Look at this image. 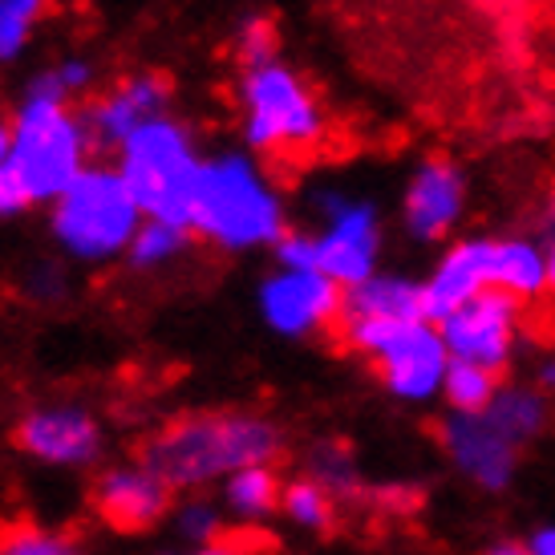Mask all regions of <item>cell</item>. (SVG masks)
I'll return each instance as SVG.
<instances>
[{
  "label": "cell",
  "instance_id": "obj_12",
  "mask_svg": "<svg viewBox=\"0 0 555 555\" xmlns=\"http://www.w3.org/2000/svg\"><path fill=\"white\" fill-rule=\"evenodd\" d=\"M370 361L377 365L389 393H398L405 401H422L430 398L434 389H442V382H447L450 349L442 333H438V324L417 321L401 324Z\"/></svg>",
  "mask_w": 555,
  "mask_h": 555
},
{
  "label": "cell",
  "instance_id": "obj_10",
  "mask_svg": "<svg viewBox=\"0 0 555 555\" xmlns=\"http://www.w3.org/2000/svg\"><path fill=\"white\" fill-rule=\"evenodd\" d=\"M519 300L507 293H482L470 305L447 317L438 324V333L447 340L450 361H466V365H482V370L499 373L507 365L511 349H515V333H519Z\"/></svg>",
  "mask_w": 555,
  "mask_h": 555
},
{
  "label": "cell",
  "instance_id": "obj_21",
  "mask_svg": "<svg viewBox=\"0 0 555 555\" xmlns=\"http://www.w3.org/2000/svg\"><path fill=\"white\" fill-rule=\"evenodd\" d=\"M191 247V232L186 228H175V223H158V219H146L134 235V244L126 251V263L134 272H163L170 263H179Z\"/></svg>",
  "mask_w": 555,
  "mask_h": 555
},
{
  "label": "cell",
  "instance_id": "obj_18",
  "mask_svg": "<svg viewBox=\"0 0 555 555\" xmlns=\"http://www.w3.org/2000/svg\"><path fill=\"white\" fill-rule=\"evenodd\" d=\"M491 288L507 293L511 300H535L547 293V247L524 235H507L494 240L491 251Z\"/></svg>",
  "mask_w": 555,
  "mask_h": 555
},
{
  "label": "cell",
  "instance_id": "obj_32",
  "mask_svg": "<svg viewBox=\"0 0 555 555\" xmlns=\"http://www.w3.org/2000/svg\"><path fill=\"white\" fill-rule=\"evenodd\" d=\"M13 158V114L0 109V167H9Z\"/></svg>",
  "mask_w": 555,
  "mask_h": 555
},
{
  "label": "cell",
  "instance_id": "obj_27",
  "mask_svg": "<svg viewBox=\"0 0 555 555\" xmlns=\"http://www.w3.org/2000/svg\"><path fill=\"white\" fill-rule=\"evenodd\" d=\"M175 527L191 547H203V543L219 540V511L207 503V499H186L183 507L175 511Z\"/></svg>",
  "mask_w": 555,
  "mask_h": 555
},
{
  "label": "cell",
  "instance_id": "obj_23",
  "mask_svg": "<svg viewBox=\"0 0 555 555\" xmlns=\"http://www.w3.org/2000/svg\"><path fill=\"white\" fill-rule=\"evenodd\" d=\"M93 81H98V65L86 53H65L53 65L37 69L25 86L37 93H49V98H62V102H78L93 90Z\"/></svg>",
  "mask_w": 555,
  "mask_h": 555
},
{
  "label": "cell",
  "instance_id": "obj_26",
  "mask_svg": "<svg viewBox=\"0 0 555 555\" xmlns=\"http://www.w3.org/2000/svg\"><path fill=\"white\" fill-rule=\"evenodd\" d=\"M0 555H81L74 543L33 524H13L0 531Z\"/></svg>",
  "mask_w": 555,
  "mask_h": 555
},
{
  "label": "cell",
  "instance_id": "obj_16",
  "mask_svg": "<svg viewBox=\"0 0 555 555\" xmlns=\"http://www.w3.org/2000/svg\"><path fill=\"white\" fill-rule=\"evenodd\" d=\"M442 447L482 487H503L515 470V447L482 414H459L438 426Z\"/></svg>",
  "mask_w": 555,
  "mask_h": 555
},
{
  "label": "cell",
  "instance_id": "obj_35",
  "mask_svg": "<svg viewBox=\"0 0 555 555\" xmlns=\"http://www.w3.org/2000/svg\"><path fill=\"white\" fill-rule=\"evenodd\" d=\"M547 293H555V240L547 244Z\"/></svg>",
  "mask_w": 555,
  "mask_h": 555
},
{
  "label": "cell",
  "instance_id": "obj_30",
  "mask_svg": "<svg viewBox=\"0 0 555 555\" xmlns=\"http://www.w3.org/2000/svg\"><path fill=\"white\" fill-rule=\"evenodd\" d=\"M25 293L33 300H57V296L69 293V280L57 263H33L29 276H25Z\"/></svg>",
  "mask_w": 555,
  "mask_h": 555
},
{
  "label": "cell",
  "instance_id": "obj_13",
  "mask_svg": "<svg viewBox=\"0 0 555 555\" xmlns=\"http://www.w3.org/2000/svg\"><path fill=\"white\" fill-rule=\"evenodd\" d=\"M466 211V175L447 158L417 163L405 195H401V223L422 244L447 240Z\"/></svg>",
  "mask_w": 555,
  "mask_h": 555
},
{
  "label": "cell",
  "instance_id": "obj_2",
  "mask_svg": "<svg viewBox=\"0 0 555 555\" xmlns=\"http://www.w3.org/2000/svg\"><path fill=\"white\" fill-rule=\"evenodd\" d=\"M191 235L228 256L276 247L288 235V203L260 155L223 146L203 158Z\"/></svg>",
  "mask_w": 555,
  "mask_h": 555
},
{
  "label": "cell",
  "instance_id": "obj_6",
  "mask_svg": "<svg viewBox=\"0 0 555 555\" xmlns=\"http://www.w3.org/2000/svg\"><path fill=\"white\" fill-rule=\"evenodd\" d=\"M203 158L207 155L199 151L195 130L179 114H167L158 122L142 126L126 146H118L114 167L126 179L130 195L139 199L142 216L191 232Z\"/></svg>",
  "mask_w": 555,
  "mask_h": 555
},
{
  "label": "cell",
  "instance_id": "obj_5",
  "mask_svg": "<svg viewBox=\"0 0 555 555\" xmlns=\"http://www.w3.org/2000/svg\"><path fill=\"white\" fill-rule=\"evenodd\" d=\"M235 106H240V139L251 155H305L328 134L321 98L280 57L240 65Z\"/></svg>",
  "mask_w": 555,
  "mask_h": 555
},
{
  "label": "cell",
  "instance_id": "obj_15",
  "mask_svg": "<svg viewBox=\"0 0 555 555\" xmlns=\"http://www.w3.org/2000/svg\"><path fill=\"white\" fill-rule=\"evenodd\" d=\"M491 251L494 240H482V235L454 240L442 251L434 272L422 280L426 284V321L442 324L463 305H470L475 296L491 293Z\"/></svg>",
  "mask_w": 555,
  "mask_h": 555
},
{
  "label": "cell",
  "instance_id": "obj_14",
  "mask_svg": "<svg viewBox=\"0 0 555 555\" xmlns=\"http://www.w3.org/2000/svg\"><path fill=\"white\" fill-rule=\"evenodd\" d=\"M93 507L114 531H146L170 511V487L146 463H122L102 470Z\"/></svg>",
  "mask_w": 555,
  "mask_h": 555
},
{
  "label": "cell",
  "instance_id": "obj_22",
  "mask_svg": "<svg viewBox=\"0 0 555 555\" xmlns=\"http://www.w3.org/2000/svg\"><path fill=\"white\" fill-rule=\"evenodd\" d=\"M46 13L49 0H0V65H13L29 53Z\"/></svg>",
  "mask_w": 555,
  "mask_h": 555
},
{
  "label": "cell",
  "instance_id": "obj_17",
  "mask_svg": "<svg viewBox=\"0 0 555 555\" xmlns=\"http://www.w3.org/2000/svg\"><path fill=\"white\" fill-rule=\"evenodd\" d=\"M340 321H426V284L401 272H373L357 288H345Z\"/></svg>",
  "mask_w": 555,
  "mask_h": 555
},
{
  "label": "cell",
  "instance_id": "obj_36",
  "mask_svg": "<svg viewBox=\"0 0 555 555\" xmlns=\"http://www.w3.org/2000/svg\"><path fill=\"white\" fill-rule=\"evenodd\" d=\"M494 555H535L531 547H499Z\"/></svg>",
  "mask_w": 555,
  "mask_h": 555
},
{
  "label": "cell",
  "instance_id": "obj_11",
  "mask_svg": "<svg viewBox=\"0 0 555 555\" xmlns=\"http://www.w3.org/2000/svg\"><path fill=\"white\" fill-rule=\"evenodd\" d=\"M16 447L46 466H90L102 454V426L86 405L49 401L16 422Z\"/></svg>",
  "mask_w": 555,
  "mask_h": 555
},
{
  "label": "cell",
  "instance_id": "obj_34",
  "mask_svg": "<svg viewBox=\"0 0 555 555\" xmlns=\"http://www.w3.org/2000/svg\"><path fill=\"white\" fill-rule=\"evenodd\" d=\"M531 552H535V555H555V531H540V535L531 540Z\"/></svg>",
  "mask_w": 555,
  "mask_h": 555
},
{
  "label": "cell",
  "instance_id": "obj_31",
  "mask_svg": "<svg viewBox=\"0 0 555 555\" xmlns=\"http://www.w3.org/2000/svg\"><path fill=\"white\" fill-rule=\"evenodd\" d=\"M29 211V195L16 183L13 167H0V219H16Z\"/></svg>",
  "mask_w": 555,
  "mask_h": 555
},
{
  "label": "cell",
  "instance_id": "obj_3",
  "mask_svg": "<svg viewBox=\"0 0 555 555\" xmlns=\"http://www.w3.org/2000/svg\"><path fill=\"white\" fill-rule=\"evenodd\" d=\"M93 134L86 126V109L74 102L49 98L37 90H21L13 109V167L16 183L25 186L29 207H53L81 175L93 167Z\"/></svg>",
  "mask_w": 555,
  "mask_h": 555
},
{
  "label": "cell",
  "instance_id": "obj_20",
  "mask_svg": "<svg viewBox=\"0 0 555 555\" xmlns=\"http://www.w3.org/2000/svg\"><path fill=\"white\" fill-rule=\"evenodd\" d=\"M280 499H284V482L272 466H247L223 482V503L240 519H260L280 507Z\"/></svg>",
  "mask_w": 555,
  "mask_h": 555
},
{
  "label": "cell",
  "instance_id": "obj_7",
  "mask_svg": "<svg viewBox=\"0 0 555 555\" xmlns=\"http://www.w3.org/2000/svg\"><path fill=\"white\" fill-rule=\"evenodd\" d=\"M317 251H321V272L340 288H357L361 280L382 272V216L373 199L324 186L317 191Z\"/></svg>",
  "mask_w": 555,
  "mask_h": 555
},
{
  "label": "cell",
  "instance_id": "obj_28",
  "mask_svg": "<svg viewBox=\"0 0 555 555\" xmlns=\"http://www.w3.org/2000/svg\"><path fill=\"white\" fill-rule=\"evenodd\" d=\"M235 57L240 65H256L276 57V41H272V25L263 16H244L235 29Z\"/></svg>",
  "mask_w": 555,
  "mask_h": 555
},
{
  "label": "cell",
  "instance_id": "obj_4",
  "mask_svg": "<svg viewBox=\"0 0 555 555\" xmlns=\"http://www.w3.org/2000/svg\"><path fill=\"white\" fill-rule=\"evenodd\" d=\"M142 223L146 216L114 163H93L49 207V240L65 260L81 268H106L114 260H126Z\"/></svg>",
  "mask_w": 555,
  "mask_h": 555
},
{
  "label": "cell",
  "instance_id": "obj_29",
  "mask_svg": "<svg viewBox=\"0 0 555 555\" xmlns=\"http://www.w3.org/2000/svg\"><path fill=\"white\" fill-rule=\"evenodd\" d=\"M276 268H296V272H321V251H317V232H288L276 247Z\"/></svg>",
  "mask_w": 555,
  "mask_h": 555
},
{
  "label": "cell",
  "instance_id": "obj_9",
  "mask_svg": "<svg viewBox=\"0 0 555 555\" xmlns=\"http://www.w3.org/2000/svg\"><path fill=\"white\" fill-rule=\"evenodd\" d=\"M175 86L163 74H151V69H139V74H122L118 81H109L106 90H98L86 102V126L93 134V146L98 151H118L126 142L139 134L142 126L158 122L175 114Z\"/></svg>",
  "mask_w": 555,
  "mask_h": 555
},
{
  "label": "cell",
  "instance_id": "obj_25",
  "mask_svg": "<svg viewBox=\"0 0 555 555\" xmlns=\"http://www.w3.org/2000/svg\"><path fill=\"white\" fill-rule=\"evenodd\" d=\"M280 507L288 511L293 524L312 527V531L333 524V494L324 491L317 478H293V482H284Z\"/></svg>",
  "mask_w": 555,
  "mask_h": 555
},
{
  "label": "cell",
  "instance_id": "obj_8",
  "mask_svg": "<svg viewBox=\"0 0 555 555\" xmlns=\"http://www.w3.org/2000/svg\"><path fill=\"white\" fill-rule=\"evenodd\" d=\"M263 324L280 337H312L324 333L328 324H340L345 309V288L333 284L324 272H296V268H276L260 280L256 288Z\"/></svg>",
  "mask_w": 555,
  "mask_h": 555
},
{
  "label": "cell",
  "instance_id": "obj_1",
  "mask_svg": "<svg viewBox=\"0 0 555 555\" xmlns=\"http://www.w3.org/2000/svg\"><path fill=\"white\" fill-rule=\"evenodd\" d=\"M280 454L276 422L247 410H216V414H186L167 422L142 450L170 491H199L207 482H228L247 466H272Z\"/></svg>",
  "mask_w": 555,
  "mask_h": 555
},
{
  "label": "cell",
  "instance_id": "obj_33",
  "mask_svg": "<svg viewBox=\"0 0 555 555\" xmlns=\"http://www.w3.org/2000/svg\"><path fill=\"white\" fill-rule=\"evenodd\" d=\"M186 555H251V552L232 540H216V543H203V547H191Z\"/></svg>",
  "mask_w": 555,
  "mask_h": 555
},
{
  "label": "cell",
  "instance_id": "obj_19",
  "mask_svg": "<svg viewBox=\"0 0 555 555\" xmlns=\"http://www.w3.org/2000/svg\"><path fill=\"white\" fill-rule=\"evenodd\" d=\"M482 417L507 438L511 447H519V442H527L531 434H540L547 426V401L540 393H531V389H499V398L491 401V410Z\"/></svg>",
  "mask_w": 555,
  "mask_h": 555
},
{
  "label": "cell",
  "instance_id": "obj_24",
  "mask_svg": "<svg viewBox=\"0 0 555 555\" xmlns=\"http://www.w3.org/2000/svg\"><path fill=\"white\" fill-rule=\"evenodd\" d=\"M442 389H447L450 405H454L459 414H487L491 401L499 398V377H494L491 370H482V365L450 361Z\"/></svg>",
  "mask_w": 555,
  "mask_h": 555
}]
</instances>
